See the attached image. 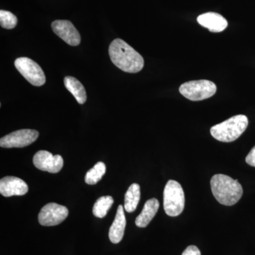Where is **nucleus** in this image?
<instances>
[{"label":"nucleus","mask_w":255,"mask_h":255,"mask_svg":"<svg viewBox=\"0 0 255 255\" xmlns=\"http://www.w3.org/2000/svg\"><path fill=\"white\" fill-rule=\"evenodd\" d=\"M64 84L67 90L75 97V100L80 105H83L87 100V94L85 87L81 82L73 77H65Z\"/></svg>","instance_id":"obj_15"},{"label":"nucleus","mask_w":255,"mask_h":255,"mask_svg":"<svg viewBox=\"0 0 255 255\" xmlns=\"http://www.w3.org/2000/svg\"><path fill=\"white\" fill-rule=\"evenodd\" d=\"M198 23L210 31L219 33L224 31L228 26V21L218 13L208 12L200 15L197 18Z\"/></svg>","instance_id":"obj_12"},{"label":"nucleus","mask_w":255,"mask_h":255,"mask_svg":"<svg viewBox=\"0 0 255 255\" xmlns=\"http://www.w3.org/2000/svg\"><path fill=\"white\" fill-rule=\"evenodd\" d=\"M38 135V132L32 129L16 130L1 137L0 146L4 148L26 147L36 141Z\"/></svg>","instance_id":"obj_7"},{"label":"nucleus","mask_w":255,"mask_h":255,"mask_svg":"<svg viewBox=\"0 0 255 255\" xmlns=\"http://www.w3.org/2000/svg\"><path fill=\"white\" fill-rule=\"evenodd\" d=\"M163 206L166 214L176 217L182 214L185 205V196L182 185L177 181L169 180L164 187Z\"/></svg>","instance_id":"obj_4"},{"label":"nucleus","mask_w":255,"mask_h":255,"mask_svg":"<svg viewBox=\"0 0 255 255\" xmlns=\"http://www.w3.org/2000/svg\"><path fill=\"white\" fill-rule=\"evenodd\" d=\"M109 53L112 63L126 73H138L143 68V58L127 42L120 38H117L111 43Z\"/></svg>","instance_id":"obj_1"},{"label":"nucleus","mask_w":255,"mask_h":255,"mask_svg":"<svg viewBox=\"0 0 255 255\" xmlns=\"http://www.w3.org/2000/svg\"><path fill=\"white\" fill-rule=\"evenodd\" d=\"M53 32L72 46H78L81 41V37L77 28L68 20H56L52 23Z\"/></svg>","instance_id":"obj_10"},{"label":"nucleus","mask_w":255,"mask_h":255,"mask_svg":"<svg viewBox=\"0 0 255 255\" xmlns=\"http://www.w3.org/2000/svg\"><path fill=\"white\" fill-rule=\"evenodd\" d=\"M182 255H201L199 248L195 246H190L186 248Z\"/></svg>","instance_id":"obj_20"},{"label":"nucleus","mask_w":255,"mask_h":255,"mask_svg":"<svg viewBox=\"0 0 255 255\" xmlns=\"http://www.w3.org/2000/svg\"><path fill=\"white\" fill-rule=\"evenodd\" d=\"M33 163L40 170L50 173H58L63 167L61 155H53L46 150H40L33 156Z\"/></svg>","instance_id":"obj_9"},{"label":"nucleus","mask_w":255,"mask_h":255,"mask_svg":"<svg viewBox=\"0 0 255 255\" xmlns=\"http://www.w3.org/2000/svg\"><path fill=\"white\" fill-rule=\"evenodd\" d=\"M216 85L207 80H194L185 82L179 87V92L191 101L206 100L216 94Z\"/></svg>","instance_id":"obj_5"},{"label":"nucleus","mask_w":255,"mask_h":255,"mask_svg":"<svg viewBox=\"0 0 255 255\" xmlns=\"http://www.w3.org/2000/svg\"><path fill=\"white\" fill-rule=\"evenodd\" d=\"M17 18L9 11H0V24L2 28L12 29L17 24Z\"/></svg>","instance_id":"obj_19"},{"label":"nucleus","mask_w":255,"mask_h":255,"mask_svg":"<svg viewBox=\"0 0 255 255\" xmlns=\"http://www.w3.org/2000/svg\"><path fill=\"white\" fill-rule=\"evenodd\" d=\"M28 191L27 184L20 178L7 176L0 180V193L5 197L23 196Z\"/></svg>","instance_id":"obj_11"},{"label":"nucleus","mask_w":255,"mask_h":255,"mask_svg":"<svg viewBox=\"0 0 255 255\" xmlns=\"http://www.w3.org/2000/svg\"><path fill=\"white\" fill-rule=\"evenodd\" d=\"M213 195L220 204L233 206L237 204L243 194L242 185L238 180L225 174H215L211 179Z\"/></svg>","instance_id":"obj_2"},{"label":"nucleus","mask_w":255,"mask_h":255,"mask_svg":"<svg viewBox=\"0 0 255 255\" xmlns=\"http://www.w3.org/2000/svg\"><path fill=\"white\" fill-rule=\"evenodd\" d=\"M127 226V220L123 206L119 205L113 223L110 228L109 237L111 242L114 244L120 243L123 239L124 231Z\"/></svg>","instance_id":"obj_13"},{"label":"nucleus","mask_w":255,"mask_h":255,"mask_svg":"<svg viewBox=\"0 0 255 255\" xmlns=\"http://www.w3.org/2000/svg\"><path fill=\"white\" fill-rule=\"evenodd\" d=\"M140 198V187L136 183L131 184L126 193L124 199V209L128 213L136 209Z\"/></svg>","instance_id":"obj_16"},{"label":"nucleus","mask_w":255,"mask_h":255,"mask_svg":"<svg viewBox=\"0 0 255 255\" xmlns=\"http://www.w3.org/2000/svg\"><path fill=\"white\" fill-rule=\"evenodd\" d=\"M105 173V164L102 162H97L94 167L87 172L85 178V182L90 185H95L97 182H100Z\"/></svg>","instance_id":"obj_18"},{"label":"nucleus","mask_w":255,"mask_h":255,"mask_svg":"<svg viewBox=\"0 0 255 255\" xmlns=\"http://www.w3.org/2000/svg\"><path fill=\"white\" fill-rule=\"evenodd\" d=\"M14 65L19 73L33 86L40 87L46 82V76L41 67L30 58L22 57L16 59Z\"/></svg>","instance_id":"obj_6"},{"label":"nucleus","mask_w":255,"mask_h":255,"mask_svg":"<svg viewBox=\"0 0 255 255\" xmlns=\"http://www.w3.org/2000/svg\"><path fill=\"white\" fill-rule=\"evenodd\" d=\"M246 160L247 163L249 164V165L255 167V146L253 147L251 152L247 156Z\"/></svg>","instance_id":"obj_21"},{"label":"nucleus","mask_w":255,"mask_h":255,"mask_svg":"<svg viewBox=\"0 0 255 255\" xmlns=\"http://www.w3.org/2000/svg\"><path fill=\"white\" fill-rule=\"evenodd\" d=\"M159 207V203L157 199H149L146 201L141 213L135 219V225L139 228L147 227L152 219L155 217Z\"/></svg>","instance_id":"obj_14"},{"label":"nucleus","mask_w":255,"mask_h":255,"mask_svg":"<svg viewBox=\"0 0 255 255\" xmlns=\"http://www.w3.org/2000/svg\"><path fill=\"white\" fill-rule=\"evenodd\" d=\"M114 204V199L110 196H102L97 199L93 207V214L96 217H105Z\"/></svg>","instance_id":"obj_17"},{"label":"nucleus","mask_w":255,"mask_h":255,"mask_svg":"<svg viewBox=\"0 0 255 255\" xmlns=\"http://www.w3.org/2000/svg\"><path fill=\"white\" fill-rule=\"evenodd\" d=\"M248 126V117L240 114L211 128V134L219 141L233 142L245 132Z\"/></svg>","instance_id":"obj_3"},{"label":"nucleus","mask_w":255,"mask_h":255,"mask_svg":"<svg viewBox=\"0 0 255 255\" xmlns=\"http://www.w3.org/2000/svg\"><path fill=\"white\" fill-rule=\"evenodd\" d=\"M68 209L56 203H49L42 208L38 214V222L43 226L59 225L68 217Z\"/></svg>","instance_id":"obj_8"}]
</instances>
